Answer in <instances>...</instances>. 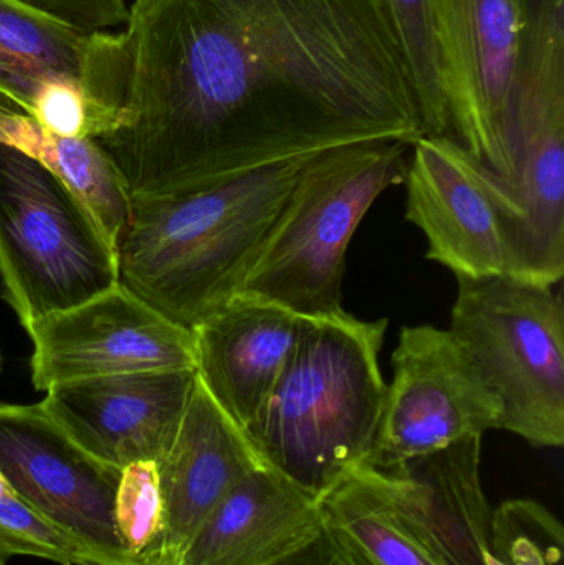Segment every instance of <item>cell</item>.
Wrapping results in <instances>:
<instances>
[{"label": "cell", "instance_id": "obj_1", "mask_svg": "<svg viewBox=\"0 0 564 565\" xmlns=\"http://www.w3.org/2000/svg\"><path fill=\"white\" fill-rule=\"evenodd\" d=\"M111 131L131 202L338 146L423 138L384 0H135Z\"/></svg>", "mask_w": 564, "mask_h": 565}, {"label": "cell", "instance_id": "obj_2", "mask_svg": "<svg viewBox=\"0 0 564 565\" xmlns=\"http://www.w3.org/2000/svg\"><path fill=\"white\" fill-rule=\"evenodd\" d=\"M310 156L136 199L116 238L119 282L175 324L195 328L242 291Z\"/></svg>", "mask_w": 564, "mask_h": 565}, {"label": "cell", "instance_id": "obj_3", "mask_svg": "<svg viewBox=\"0 0 564 565\" xmlns=\"http://www.w3.org/2000/svg\"><path fill=\"white\" fill-rule=\"evenodd\" d=\"M386 318L347 311L301 318L277 384L244 430L267 467L320 498L366 467L386 402Z\"/></svg>", "mask_w": 564, "mask_h": 565}, {"label": "cell", "instance_id": "obj_4", "mask_svg": "<svg viewBox=\"0 0 564 565\" xmlns=\"http://www.w3.org/2000/svg\"><path fill=\"white\" fill-rule=\"evenodd\" d=\"M407 146L364 141L311 154L241 292L304 319L343 312L348 247L374 201L406 179Z\"/></svg>", "mask_w": 564, "mask_h": 565}, {"label": "cell", "instance_id": "obj_5", "mask_svg": "<svg viewBox=\"0 0 564 565\" xmlns=\"http://www.w3.org/2000/svg\"><path fill=\"white\" fill-rule=\"evenodd\" d=\"M119 285L111 238L49 169L0 142V286L26 332Z\"/></svg>", "mask_w": 564, "mask_h": 565}, {"label": "cell", "instance_id": "obj_6", "mask_svg": "<svg viewBox=\"0 0 564 565\" xmlns=\"http://www.w3.org/2000/svg\"><path fill=\"white\" fill-rule=\"evenodd\" d=\"M449 331L502 404V428L535 448L564 444V306L553 286L457 278Z\"/></svg>", "mask_w": 564, "mask_h": 565}, {"label": "cell", "instance_id": "obj_7", "mask_svg": "<svg viewBox=\"0 0 564 565\" xmlns=\"http://www.w3.org/2000/svg\"><path fill=\"white\" fill-rule=\"evenodd\" d=\"M376 445L366 467L390 470L502 428V404L449 329L404 326Z\"/></svg>", "mask_w": 564, "mask_h": 565}, {"label": "cell", "instance_id": "obj_8", "mask_svg": "<svg viewBox=\"0 0 564 565\" xmlns=\"http://www.w3.org/2000/svg\"><path fill=\"white\" fill-rule=\"evenodd\" d=\"M0 475L89 565H139L116 534L121 471L86 454L42 404H0Z\"/></svg>", "mask_w": 564, "mask_h": 565}, {"label": "cell", "instance_id": "obj_9", "mask_svg": "<svg viewBox=\"0 0 564 565\" xmlns=\"http://www.w3.org/2000/svg\"><path fill=\"white\" fill-rule=\"evenodd\" d=\"M437 43L453 141L509 181L519 92L517 0H436Z\"/></svg>", "mask_w": 564, "mask_h": 565}, {"label": "cell", "instance_id": "obj_10", "mask_svg": "<svg viewBox=\"0 0 564 565\" xmlns=\"http://www.w3.org/2000/svg\"><path fill=\"white\" fill-rule=\"evenodd\" d=\"M32 339V384L128 372L195 369L191 329L175 324L119 282L66 311L46 316Z\"/></svg>", "mask_w": 564, "mask_h": 565}, {"label": "cell", "instance_id": "obj_11", "mask_svg": "<svg viewBox=\"0 0 564 565\" xmlns=\"http://www.w3.org/2000/svg\"><path fill=\"white\" fill-rule=\"evenodd\" d=\"M407 164L406 218L427 238V260L457 278L509 274L506 221L496 172L447 138L414 142Z\"/></svg>", "mask_w": 564, "mask_h": 565}, {"label": "cell", "instance_id": "obj_12", "mask_svg": "<svg viewBox=\"0 0 564 565\" xmlns=\"http://www.w3.org/2000/svg\"><path fill=\"white\" fill-rule=\"evenodd\" d=\"M513 172L500 178L509 277L555 286L564 277V83L517 92Z\"/></svg>", "mask_w": 564, "mask_h": 565}, {"label": "cell", "instance_id": "obj_13", "mask_svg": "<svg viewBox=\"0 0 564 565\" xmlns=\"http://www.w3.org/2000/svg\"><path fill=\"white\" fill-rule=\"evenodd\" d=\"M195 381V369L76 379L46 388L40 404L86 454L121 471L164 458Z\"/></svg>", "mask_w": 564, "mask_h": 565}, {"label": "cell", "instance_id": "obj_14", "mask_svg": "<svg viewBox=\"0 0 564 565\" xmlns=\"http://www.w3.org/2000/svg\"><path fill=\"white\" fill-rule=\"evenodd\" d=\"M482 437L396 468L361 467L404 527L440 565H493L492 513L480 480Z\"/></svg>", "mask_w": 564, "mask_h": 565}, {"label": "cell", "instance_id": "obj_15", "mask_svg": "<svg viewBox=\"0 0 564 565\" xmlns=\"http://www.w3.org/2000/svg\"><path fill=\"white\" fill-rule=\"evenodd\" d=\"M50 82L82 86L111 129L125 82L121 33L79 32L22 0H0V96L30 116Z\"/></svg>", "mask_w": 564, "mask_h": 565}, {"label": "cell", "instance_id": "obj_16", "mask_svg": "<svg viewBox=\"0 0 564 565\" xmlns=\"http://www.w3.org/2000/svg\"><path fill=\"white\" fill-rule=\"evenodd\" d=\"M158 465L164 533L152 565H175L228 491L265 467L245 431L195 381L171 448Z\"/></svg>", "mask_w": 564, "mask_h": 565}, {"label": "cell", "instance_id": "obj_17", "mask_svg": "<svg viewBox=\"0 0 564 565\" xmlns=\"http://www.w3.org/2000/svg\"><path fill=\"white\" fill-rule=\"evenodd\" d=\"M300 324L295 312L238 292L191 329L198 379L242 430L277 384Z\"/></svg>", "mask_w": 564, "mask_h": 565}, {"label": "cell", "instance_id": "obj_18", "mask_svg": "<svg viewBox=\"0 0 564 565\" xmlns=\"http://www.w3.org/2000/svg\"><path fill=\"white\" fill-rule=\"evenodd\" d=\"M321 533V498L265 465L228 491L175 565H270Z\"/></svg>", "mask_w": 564, "mask_h": 565}, {"label": "cell", "instance_id": "obj_19", "mask_svg": "<svg viewBox=\"0 0 564 565\" xmlns=\"http://www.w3.org/2000/svg\"><path fill=\"white\" fill-rule=\"evenodd\" d=\"M0 142L19 149L68 185L95 215L113 244L131 212L121 175L102 146L89 138H62L25 113L0 105Z\"/></svg>", "mask_w": 564, "mask_h": 565}, {"label": "cell", "instance_id": "obj_20", "mask_svg": "<svg viewBox=\"0 0 564 565\" xmlns=\"http://www.w3.org/2000/svg\"><path fill=\"white\" fill-rule=\"evenodd\" d=\"M321 516L347 565H440L357 471L321 497Z\"/></svg>", "mask_w": 564, "mask_h": 565}, {"label": "cell", "instance_id": "obj_21", "mask_svg": "<svg viewBox=\"0 0 564 565\" xmlns=\"http://www.w3.org/2000/svg\"><path fill=\"white\" fill-rule=\"evenodd\" d=\"M400 39L427 138L453 139L440 75L436 0H384Z\"/></svg>", "mask_w": 564, "mask_h": 565}, {"label": "cell", "instance_id": "obj_22", "mask_svg": "<svg viewBox=\"0 0 564 565\" xmlns=\"http://www.w3.org/2000/svg\"><path fill=\"white\" fill-rule=\"evenodd\" d=\"M492 553L493 565H563V524L539 501H506L492 513Z\"/></svg>", "mask_w": 564, "mask_h": 565}, {"label": "cell", "instance_id": "obj_23", "mask_svg": "<svg viewBox=\"0 0 564 565\" xmlns=\"http://www.w3.org/2000/svg\"><path fill=\"white\" fill-rule=\"evenodd\" d=\"M113 514L116 534L132 559L139 565H152L164 533V500L155 461L123 468Z\"/></svg>", "mask_w": 564, "mask_h": 565}, {"label": "cell", "instance_id": "obj_24", "mask_svg": "<svg viewBox=\"0 0 564 565\" xmlns=\"http://www.w3.org/2000/svg\"><path fill=\"white\" fill-rule=\"evenodd\" d=\"M36 557L58 565H89L82 551L13 493L0 475V565Z\"/></svg>", "mask_w": 564, "mask_h": 565}, {"label": "cell", "instance_id": "obj_25", "mask_svg": "<svg viewBox=\"0 0 564 565\" xmlns=\"http://www.w3.org/2000/svg\"><path fill=\"white\" fill-rule=\"evenodd\" d=\"M520 9L519 88L564 82V0H517Z\"/></svg>", "mask_w": 564, "mask_h": 565}, {"label": "cell", "instance_id": "obj_26", "mask_svg": "<svg viewBox=\"0 0 564 565\" xmlns=\"http://www.w3.org/2000/svg\"><path fill=\"white\" fill-rule=\"evenodd\" d=\"M270 565H347L341 559L338 551L334 550L327 534H320L317 540L311 541L304 550L290 554L285 559L278 561Z\"/></svg>", "mask_w": 564, "mask_h": 565}, {"label": "cell", "instance_id": "obj_27", "mask_svg": "<svg viewBox=\"0 0 564 565\" xmlns=\"http://www.w3.org/2000/svg\"><path fill=\"white\" fill-rule=\"evenodd\" d=\"M0 365H2V359H0Z\"/></svg>", "mask_w": 564, "mask_h": 565}]
</instances>
